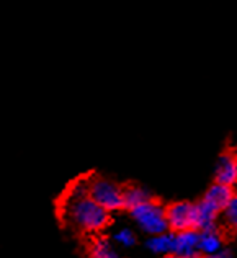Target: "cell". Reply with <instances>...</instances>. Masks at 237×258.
Masks as SVG:
<instances>
[{
  "instance_id": "6da1fadb",
  "label": "cell",
  "mask_w": 237,
  "mask_h": 258,
  "mask_svg": "<svg viewBox=\"0 0 237 258\" xmlns=\"http://www.w3.org/2000/svg\"><path fill=\"white\" fill-rule=\"evenodd\" d=\"M63 216L71 227L85 234H95L110 224V211L89 193V180H80L69 188L63 201Z\"/></svg>"
},
{
  "instance_id": "7a4b0ae2",
  "label": "cell",
  "mask_w": 237,
  "mask_h": 258,
  "mask_svg": "<svg viewBox=\"0 0 237 258\" xmlns=\"http://www.w3.org/2000/svg\"><path fill=\"white\" fill-rule=\"evenodd\" d=\"M133 219L141 227L142 232L149 235L162 234L168 230V221H167V209L162 208L159 203L149 200L142 205L130 209Z\"/></svg>"
},
{
  "instance_id": "3957f363",
  "label": "cell",
  "mask_w": 237,
  "mask_h": 258,
  "mask_svg": "<svg viewBox=\"0 0 237 258\" xmlns=\"http://www.w3.org/2000/svg\"><path fill=\"white\" fill-rule=\"evenodd\" d=\"M89 193L100 206H103L110 213L125 208V189L106 178H90Z\"/></svg>"
},
{
  "instance_id": "277c9868",
  "label": "cell",
  "mask_w": 237,
  "mask_h": 258,
  "mask_svg": "<svg viewBox=\"0 0 237 258\" xmlns=\"http://www.w3.org/2000/svg\"><path fill=\"white\" fill-rule=\"evenodd\" d=\"M167 221H168V229L172 232L195 229L196 205H190V203L185 201L173 203V205L167 208Z\"/></svg>"
},
{
  "instance_id": "5b68a950",
  "label": "cell",
  "mask_w": 237,
  "mask_h": 258,
  "mask_svg": "<svg viewBox=\"0 0 237 258\" xmlns=\"http://www.w3.org/2000/svg\"><path fill=\"white\" fill-rule=\"evenodd\" d=\"M200 230L187 229L175 232V250L173 255L180 258H193L200 255Z\"/></svg>"
},
{
  "instance_id": "8992f818",
  "label": "cell",
  "mask_w": 237,
  "mask_h": 258,
  "mask_svg": "<svg viewBox=\"0 0 237 258\" xmlns=\"http://www.w3.org/2000/svg\"><path fill=\"white\" fill-rule=\"evenodd\" d=\"M232 198H234L232 188L229 185H224V183L216 181L213 186H209L203 201H205L208 206L216 209L218 213H222L224 211V208L231 203Z\"/></svg>"
},
{
  "instance_id": "52a82bcc",
  "label": "cell",
  "mask_w": 237,
  "mask_h": 258,
  "mask_svg": "<svg viewBox=\"0 0 237 258\" xmlns=\"http://www.w3.org/2000/svg\"><path fill=\"white\" fill-rule=\"evenodd\" d=\"M216 181L232 186L237 183V157L222 155L216 167Z\"/></svg>"
},
{
  "instance_id": "ba28073f",
  "label": "cell",
  "mask_w": 237,
  "mask_h": 258,
  "mask_svg": "<svg viewBox=\"0 0 237 258\" xmlns=\"http://www.w3.org/2000/svg\"><path fill=\"white\" fill-rule=\"evenodd\" d=\"M222 250V237L216 229L201 230L200 234V255L218 256Z\"/></svg>"
},
{
  "instance_id": "9c48e42d",
  "label": "cell",
  "mask_w": 237,
  "mask_h": 258,
  "mask_svg": "<svg viewBox=\"0 0 237 258\" xmlns=\"http://www.w3.org/2000/svg\"><path fill=\"white\" fill-rule=\"evenodd\" d=\"M147 248L157 255H173L175 232H162L151 235V239L147 240Z\"/></svg>"
},
{
  "instance_id": "30bf717a",
  "label": "cell",
  "mask_w": 237,
  "mask_h": 258,
  "mask_svg": "<svg viewBox=\"0 0 237 258\" xmlns=\"http://www.w3.org/2000/svg\"><path fill=\"white\" fill-rule=\"evenodd\" d=\"M218 211L208 206L205 201H201L200 205H196V222L195 229L201 230H211L216 229V222H218Z\"/></svg>"
},
{
  "instance_id": "8fae6325",
  "label": "cell",
  "mask_w": 237,
  "mask_h": 258,
  "mask_svg": "<svg viewBox=\"0 0 237 258\" xmlns=\"http://www.w3.org/2000/svg\"><path fill=\"white\" fill-rule=\"evenodd\" d=\"M151 200V196L146 191V189H142L139 186H130L125 189V208L128 209H133L142 203H146Z\"/></svg>"
},
{
  "instance_id": "7c38bea8",
  "label": "cell",
  "mask_w": 237,
  "mask_h": 258,
  "mask_svg": "<svg viewBox=\"0 0 237 258\" xmlns=\"http://www.w3.org/2000/svg\"><path fill=\"white\" fill-rule=\"evenodd\" d=\"M90 252H92V256H95V258H113V256H116V253H114V250L111 248L110 243H108L106 240H101V239L93 242Z\"/></svg>"
},
{
  "instance_id": "4fadbf2b",
  "label": "cell",
  "mask_w": 237,
  "mask_h": 258,
  "mask_svg": "<svg viewBox=\"0 0 237 258\" xmlns=\"http://www.w3.org/2000/svg\"><path fill=\"white\" fill-rule=\"evenodd\" d=\"M222 216H224V222L229 229H232L234 232H237V196L234 195V198L231 200V203L224 208L222 211Z\"/></svg>"
},
{
  "instance_id": "5bb4252c",
  "label": "cell",
  "mask_w": 237,
  "mask_h": 258,
  "mask_svg": "<svg viewBox=\"0 0 237 258\" xmlns=\"http://www.w3.org/2000/svg\"><path fill=\"white\" fill-rule=\"evenodd\" d=\"M114 240L123 247H133L136 243V235H134L130 229H121L114 234Z\"/></svg>"
}]
</instances>
